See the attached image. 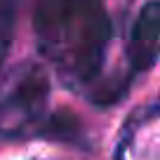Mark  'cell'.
Wrapping results in <instances>:
<instances>
[{"mask_svg": "<svg viewBox=\"0 0 160 160\" xmlns=\"http://www.w3.org/2000/svg\"><path fill=\"white\" fill-rule=\"evenodd\" d=\"M33 28L64 85L75 90L99 75L113 33L101 0H35Z\"/></svg>", "mask_w": 160, "mask_h": 160, "instance_id": "obj_1", "label": "cell"}, {"mask_svg": "<svg viewBox=\"0 0 160 160\" xmlns=\"http://www.w3.org/2000/svg\"><path fill=\"white\" fill-rule=\"evenodd\" d=\"M47 97H50V80H47L45 71L40 66H24L17 73V78L12 80V87L0 104V111L10 108L14 113H21L24 118L33 120L45 108Z\"/></svg>", "mask_w": 160, "mask_h": 160, "instance_id": "obj_2", "label": "cell"}, {"mask_svg": "<svg viewBox=\"0 0 160 160\" xmlns=\"http://www.w3.org/2000/svg\"><path fill=\"white\" fill-rule=\"evenodd\" d=\"M160 50V5L155 0H148L141 7L130 35V64L134 71H148L158 61Z\"/></svg>", "mask_w": 160, "mask_h": 160, "instance_id": "obj_3", "label": "cell"}, {"mask_svg": "<svg viewBox=\"0 0 160 160\" xmlns=\"http://www.w3.org/2000/svg\"><path fill=\"white\" fill-rule=\"evenodd\" d=\"M40 137H47V139H59V141H80V122L73 113L68 111H57L54 115L47 118V122L40 127L38 132Z\"/></svg>", "mask_w": 160, "mask_h": 160, "instance_id": "obj_4", "label": "cell"}, {"mask_svg": "<svg viewBox=\"0 0 160 160\" xmlns=\"http://www.w3.org/2000/svg\"><path fill=\"white\" fill-rule=\"evenodd\" d=\"M17 12H19V0H0V66L5 64L14 42Z\"/></svg>", "mask_w": 160, "mask_h": 160, "instance_id": "obj_5", "label": "cell"}]
</instances>
